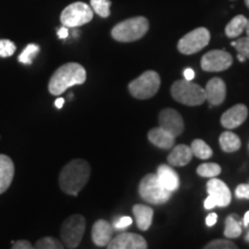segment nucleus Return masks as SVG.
<instances>
[{"instance_id":"obj_1","label":"nucleus","mask_w":249,"mask_h":249,"mask_svg":"<svg viewBox=\"0 0 249 249\" xmlns=\"http://www.w3.org/2000/svg\"><path fill=\"white\" fill-rule=\"evenodd\" d=\"M91 169L87 160L76 158L71 160L59 174V186L65 194L76 196L89 181Z\"/></svg>"},{"instance_id":"obj_2","label":"nucleus","mask_w":249,"mask_h":249,"mask_svg":"<svg viewBox=\"0 0 249 249\" xmlns=\"http://www.w3.org/2000/svg\"><path fill=\"white\" fill-rule=\"evenodd\" d=\"M87 80V71L82 65L77 62H68L62 65L54 71L49 82V91L51 95L58 96L68 88L83 85Z\"/></svg>"},{"instance_id":"obj_3","label":"nucleus","mask_w":249,"mask_h":249,"mask_svg":"<svg viewBox=\"0 0 249 249\" xmlns=\"http://www.w3.org/2000/svg\"><path fill=\"white\" fill-rule=\"evenodd\" d=\"M149 22L145 18L136 17L127 18L113 27L111 35L113 39L121 43L135 42L141 39L148 33Z\"/></svg>"},{"instance_id":"obj_4","label":"nucleus","mask_w":249,"mask_h":249,"mask_svg":"<svg viewBox=\"0 0 249 249\" xmlns=\"http://www.w3.org/2000/svg\"><path fill=\"white\" fill-rule=\"evenodd\" d=\"M171 95L177 102L188 107H198L205 102V91L192 81L178 80L171 87Z\"/></svg>"},{"instance_id":"obj_5","label":"nucleus","mask_w":249,"mask_h":249,"mask_svg":"<svg viewBox=\"0 0 249 249\" xmlns=\"http://www.w3.org/2000/svg\"><path fill=\"white\" fill-rule=\"evenodd\" d=\"M139 193L145 202L157 205L166 203L172 195V193L161 186L157 174L154 173L143 177L139 185Z\"/></svg>"},{"instance_id":"obj_6","label":"nucleus","mask_w":249,"mask_h":249,"mask_svg":"<svg viewBox=\"0 0 249 249\" xmlns=\"http://www.w3.org/2000/svg\"><path fill=\"white\" fill-rule=\"evenodd\" d=\"M160 87V74L155 71H147L138 79L129 83L128 89L130 95L138 99H149L157 93Z\"/></svg>"},{"instance_id":"obj_7","label":"nucleus","mask_w":249,"mask_h":249,"mask_svg":"<svg viewBox=\"0 0 249 249\" xmlns=\"http://www.w3.org/2000/svg\"><path fill=\"white\" fill-rule=\"evenodd\" d=\"M86 231V218L82 214H71L62 223L61 239L67 248H76L82 241Z\"/></svg>"},{"instance_id":"obj_8","label":"nucleus","mask_w":249,"mask_h":249,"mask_svg":"<svg viewBox=\"0 0 249 249\" xmlns=\"http://www.w3.org/2000/svg\"><path fill=\"white\" fill-rule=\"evenodd\" d=\"M93 18V11L86 2L77 1L71 4L62 11L60 21L62 26L67 28H76L90 22Z\"/></svg>"},{"instance_id":"obj_9","label":"nucleus","mask_w":249,"mask_h":249,"mask_svg":"<svg viewBox=\"0 0 249 249\" xmlns=\"http://www.w3.org/2000/svg\"><path fill=\"white\" fill-rule=\"evenodd\" d=\"M210 42V33L205 28H196L182 37L178 43V50L182 54H194L201 51Z\"/></svg>"},{"instance_id":"obj_10","label":"nucleus","mask_w":249,"mask_h":249,"mask_svg":"<svg viewBox=\"0 0 249 249\" xmlns=\"http://www.w3.org/2000/svg\"><path fill=\"white\" fill-rule=\"evenodd\" d=\"M233 64V58L224 50H213L201 59V67L205 71H223Z\"/></svg>"},{"instance_id":"obj_11","label":"nucleus","mask_w":249,"mask_h":249,"mask_svg":"<svg viewBox=\"0 0 249 249\" xmlns=\"http://www.w3.org/2000/svg\"><path fill=\"white\" fill-rule=\"evenodd\" d=\"M158 121H160V127L172 134L174 138H178L183 132L185 124H183L182 117L180 116L178 111L173 108H164L160 111L158 116Z\"/></svg>"},{"instance_id":"obj_12","label":"nucleus","mask_w":249,"mask_h":249,"mask_svg":"<svg viewBox=\"0 0 249 249\" xmlns=\"http://www.w3.org/2000/svg\"><path fill=\"white\" fill-rule=\"evenodd\" d=\"M107 249H148V244L140 234L126 232L112 239Z\"/></svg>"},{"instance_id":"obj_13","label":"nucleus","mask_w":249,"mask_h":249,"mask_svg":"<svg viewBox=\"0 0 249 249\" xmlns=\"http://www.w3.org/2000/svg\"><path fill=\"white\" fill-rule=\"evenodd\" d=\"M207 192L216 202L217 207L225 208L231 203V191L222 180L211 178L207 183Z\"/></svg>"},{"instance_id":"obj_14","label":"nucleus","mask_w":249,"mask_h":249,"mask_svg":"<svg viewBox=\"0 0 249 249\" xmlns=\"http://www.w3.org/2000/svg\"><path fill=\"white\" fill-rule=\"evenodd\" d=\"M248 116V108L244 104H236L229 108L220 118V124L227 129H234L245 123Z\"/></svg>"},{"instance_id":"obj_15","label":"nucleus","mask_w":249,"mask_h":249,"mask_svg":"<svg viewBox=\"0 0 249 249\" xmlns=\"http://www.w3.org/2000/svg\"><path fill=\"white\" fill-rule=\"evenodd\" d=\"M205 101L210 103V107L220 105L226 98V85L219 77H213L205 87Z\"/></svg>"},{"instance_id":"obj_16","label":"nucleus","mask_w":249,"mask_h":249,"mask_svg":"<svg viewBox=\"0 0 249 249\" xmlns=\"http://www.w3.org/2000/svg\"><path fill=\"white\" fill-rule=\"evenodd\" d=\"M112 234H113V227L107 220L99 219L93 224L91 230V239L93 244L98 246V247L107 246L108 242L112 240Z\"/></svg>"},{"instance_id":"obj_17","label":"nucleus","mask_w":249,"mask_h":249,"mask_svg":"<svg viewBox=\"0 0 249 249\" xmlns=\"http://www.w3.org/2000/svg\"><path fill=\"white\" fill-rule=\"evenodd\" d=\"M15 173L14 163L8 156L0 155V194L5 193L13 181Z\"/></svg>"},{"instance_id":"obj_18","label":"nucleus","mask_w":249,"mask_h":249,"mask_svg":"<svg viewBox=\"0 0 249 249\" xmlns=\"http://www.w3.org/2000/svg\"><path fill=\"white\" fill-rule=\"evenodd\" d=\"M156 174H157L158 180L165 189L173 193L179 188V176L169 165H160Z\"/></svg>"},{"instance_id":"obj_19","label":"nucleus","mask_w":249,"mask_h":249,"mask_svg":"<svg viewBox=\"0 0 249 249\" xmlns=\"http://www.w3.org/2000/svg\"><path fill=\"white\" fill-rule=\"evenodd\" d=\"M148 139L152 144L160 149H164V150H169V149L172 148L174 141H176V138H174L172 134L160 128V126L149 130Z\"/></svg>"},{"instance_id":"obj_20","label":"nucleus","mask_w":249,"mask_h":249,"mask_svg":"<svg viewBox=\"0 0 249 249\" xmlns=\"http://www.w3.org/2000/svg\"><path fill=\"white\" fill-rule=\"evenodd\" d=\"M193 158L192 149L187 147L186 144H179L171 151L167 157L169 164L172 166H185V165L191 163Z\"/></svg>"},{"instance_id":"obj_21","label":"nucleus","mask_w":249,"mask_h":249,"mask_svg":"<svg viewBox=\"0 0 249 249\" xmlns=\"http://www.w3.org/2000/svg\"><path fill=\"white\" fill-rule=\"evenodd\" d=\"M133 213L135 216L136 224L141 231H147L152 224V217H154V210L148 205L135 204L133 207Z\"/></svg>"},{"instance_id":"obj_22","label":"nucleus","mask_w":249,"mask_h":249,"mask_svg":"<svg viewBox=\"0 0 249 249\" xmlns=\"http://www.w3.org/2000/svg\"><path fill=\"white\" fill-rule=\"evenodd\" d=\"M248 18L244 17V15H236L227 23L225 28V34L227 37L230 38H235V37H239L244 33L246 29V26H247Z\"/></svg>"},{"instance_id":"obj_23","label":"nucleus","mask_w":249,"mask_h":249,"mask_svg":"<svg viewBox=\"0 0 249 249\" xmlns=\"http://www.w3.org/2000/svg\"><path fill=\"white\" fill-rule=\"evenodd\" d=\"M219 144L225 152H234L241 147V141L236 134L232 132H224L219 138Z\"/></svg>"},{"instance_id":"obj_24","label":"nucleus","mask_w":249,"mask_h":249,"mask_svg":"<svg viewBox=\"0 0 249 249\" xmlns=\"http://www.w3.org/2000/svg\"><path fill=\"white\" fill-rule=\"evenodd\" d=\"M242 233L241 223L239 222L235 214H230L225 220V231L224 235L229 239L239 238Z\"/></svg>"},{"instance_id":"obj_25","label":"nucleus","mask_w":249,"mask_h":249,"mask_svg":"<svg viewBox=\"0 0 249 249\" xmlns=\"http://www.w3.org/2000/svg\"><path fill=\"white\" fill-rule=\"evenodd\" d=\"M191 149L193 156H196V157L201 158V160H208V158H210L211 156H213V149H211L203 140H194V141L192 142Z\"/></svg>"},{"instance_id":"obj_26","label":"nucleus","mask_w":249,"mask_h":249,"mask_svg":"<svg viewBox=\"0 0 249 249\" xmlns=\"http://www.w3.org/2000/svg\"><path fill=\"white\" fill-rule=\"evenodd\" d=\"M220 172H222V169L216 163H205L197 167V174L203 178H216Z\"/></svg>"},{"instance_id":"obj_27","label":"nucleus","mask_w":249,"mask_h":249,"mask_svg":"<svg viewBox=\"0 0 249 249\" xmlns=\"http://www.w3.org/2000/svg\"><path fill=\"white\" fill-rule=\"evenodd\" d=\"M90 7L101 18H107L110 15V0H90Z\"/></svg>"},{"instance_id":"obj_28","label":"nucleus","mask_w":249,"mask_h":249,"mask_svg":"<svg viewBox=\"0 0 249 249\" xmlns=\"http://www.w3.org/2000/svg\"><path fill=\"white\" fill-rule=\"evenodd\" d=\"M39 52V46L36 44H29L26 49L23 50L22 53L18 57V61L22 62L24 65H31L33 64L34 59L36 58V55Z\"/></svg>"},{"instance_id":"obj_29","label":"nucleus","mask_w":249,"mask_h":249,"mask_svg":"<svg viewBox=\"0 0 249 249\" xmlns=\"http://www.w3.org/2000/svg\"><path fill=\"white\" fill-rule=\"evenodd\" d=\"M34 249H65L64 245L57 239L52 236H45V238L39 239L34 246Z\"/></svg>"},{"instance_id":"obj_30","label":"nucleus","mask_w":249,"mask_h":249,"mask_svg":"<svg viewBox=\"0 0 249 249\" xmlns=\"http://www.w3.org/2000/svg\"><path fill=\"white\" fill-rule=\"evenodd\" d=\"M232 46H234L239 54L246 59H249V37H242L235 42L231 43Z\"/></svg>"},{"instance_id":"obj_31","label":"nucleus","mask_w":249,"mask_h":249,"mask_svg":"<svg viewBox=\"0 0 249 249\" xmlns=\"http://www.w3.org/2000/svg\"><path fill=\"white\" fill-rule=\"evenodd\" d=\"M17 51V46L12 40L9 39H0V57L7 58L14 54Z\"/></svg>"},{"instance_id":"obj_32","label":"nucleus","mask_w":249,"mask_h":249,"mask_svg":"<svg viewBox=\"0 0 249 249\" xmlns=\"http://www.w3.org/2000/svg\"><path fill=\"white\" fill-rule=\"evenodd\" d=\"M203 249H239L235 244L230 240H224V239H218L208 244Z\"/></svg>"},{"instance_id":"obj_33","label":"nucleus","mask_w":249,"mask_h":249,"mask_svg":"<svg viewBox=\"0 0 249 249\" xmlns=\"http://www.w3.org/2000/svg\"><path fill=\"white\" fill-rule=\"evenodd\" d=\"M132 224H133L132 217L124 216V217L118 218L116 222H114V225L113 226L116 227V229H118V230H123V229H126V227L130 226V225H132Z\"/></svg>"},{"instance_id":"obj_34","label":"nucleus","mask_w":249,"mask_h":249,"mask_svg":"<svg viewBox=\"0 0 249 249\" xmlns=\"http://www.w3.org/2000/svg\"><path fill=\"white\" fill-rule=\"evenodd\" d=\"M235 195L238 198H247V200H249V183H242V185L236 187Z\"/></svg>"},{"instance_id":"obj_35","label":"nucleus","mask_w":249,"mask_h":249,"mask_svg":"<svg viewBox=\"0 0 249 249\" xmlns=\"http://www.w3.org/2000/svg\"><path fill=\"white\" fill-rule=\"evenodd\" d=\"M12 249H34V246L27 240H20L14 242Z\"/></svg>"},{"instance_id":"obj_36","label":"nucleus","mask_w":249,"mask_h":249,"mask_svg":"<svg viewBox=\"0 0 249 249\" xmlns=\"http://www.w3.org/2000/svg\"><path fill=\"white\" fill-rule=\"evenodd\" d=\"M214 207H217L216 202H214V200L213 197H211V196H208V197L205 198V201H204V208L207 210H211V209H213Z\"/></svg>"},{"instance_id":"obj_37","label":"nucleus","mask_w":249,"mask_h":249,"mask_svg":"<svg viewBox=\"0 0 249 249\" xmlns=\"http://www.w3.org/2000/svg\"><path fill=\"white\" fill-rule=\"evenodd\" d=\"M217 213H210L209 216L207 217V220H205V223H207V225L209 226V227H211V226H213L214 224L217 223Z\"/></svg>"},{"instance_id":"obj_38","label":"nucleus","mask_w":249,"mask_h":249,"mask_svg":"<svg viewBox=\"0 0 249 249\" xmlns=\"http://www.w3.org/2000/svg\"><path fill=\"white\" fill-rule=\"evenodd\" d=\"M183 76H185V80L192 81L195 76V71L192 68H186L185 71H183Z\"/></svg>"},{"instance_id":"obj_39","label":"nucleus","mask_w":249,"mask_h":249,"mask_svg":"<svg viewBox=\"0 0 249 249\" xmlns=\"http://www.w3.org/2000/svg\"><path fill=\"white\" fill-rule=\"evenodd\" d=\"M67 36H68V28L67 27L64 26L58 30V37H59V38L65 39V38H67Z\"/></svg>"},{"instance_id":"obj_40","label":"nucleus","mask_w":249,"mask_h":249,"mask_svg":"<svg viewBox=\"0 0 249 249\" xmlns=\"http://www.w3.org/2000/svg\"><path fill=\"white\" fill-rule=\"evenodd\" d=\"M64 103H65V99L64 98H58L57 101L54 102V105H55V107L57 108H61L62 107H64Z\"/></svg>"},{"instance_id":"obj_41","label":"nucleus","mask_w":249,"mask_h":249,"mask_svg":"<svg viewBox=\"0 0 249 249\" xmlns=\"http://www.w3.org/2000/svg\"><path fill=\"white\" fill-rule=\"evenodd\" d=\"M244 225L245 226H248L249 225V211H247L244 217Z\"/></svg>"},{"instance_id":"obj_42","label":"nucleus","mask_w":249,"mask_h":249,"mask_svg":"<svg viewBox=\"0 0 249 249\" xmlns=\"http://www.w3.org/2000/svg\"><path fill=\"white\" fill-rule=\"evenodd\" d=\"M246 33H247V37H249V18H248V22H247V26H246Z\"/></svg>"},{"instance_id":"obj_43","label":"nucleus","mask_w":249,"mask_h":249,"mask_svg":"<svg viewBox=\"0 0 249 249\" xmlns=\"http://www.w3.org/2000/svg\"><path fill=\"white\" fill-rule=\"evenodd\" d=\"M238 59H239V61H241V62H244L246 60V58L242 57V55L239 54V53H238Z\"/></svg>"},{"instance_id":"obj_44","label":"nucleus","mask_w":249,"mask_h":249,"mask_svg":"<svg viewBox=\"0 0 249 249\" xmlns=\"http://www.w3.org/2000/svg\"><path fill=\"white\" fill-rule=\"evenodd\" d=\"M246 241L249 242V232L247 233V235H246Z\"/></svg>"},{"instance_id":"obj_45","label":"nucleus","mask_w":249,"mask_h":249,"mask_svg":"<svg viewBox=\"0 0 249 249\" xmlns=\"http://www.w3.org/2000/svg\"><path fill=\"white\" fill-rule=\"evenodd\" d=\"M245 2H246V5H247V7L249 8V0H245Z\"/></svg>"}]
</instances>
